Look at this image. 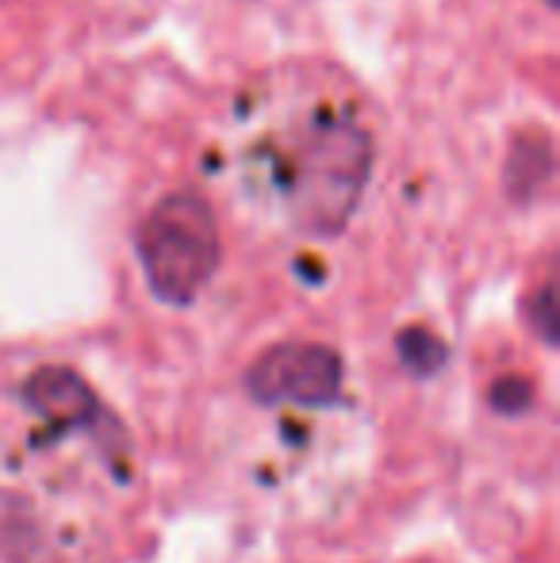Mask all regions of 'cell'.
<instances>
[{
	"mask_svg": "<svg viewBox=\"0 0 560 563\" xmlns=\"http://www.w3.org/2000/svg\"><path fill=\"white\" fill-rule=\"evenodd\" d=\"M376 162L373 134L353 115L319 112L296 139L284 169V200L304 234L338 238L350 227Z\"/></svg>",
	"mask_w": 560,
	"mask_h": 563,
	"instance_id": "cell-1",
	"label": "cell"
},
{
	"mask_svg": "<svg viewBox=\"0 0 560 563\" xmlns=\"http://www.w3.org/2000/svg\"><path fill=\"white\" fill-rule=\"evenodd\" d=\"M139 265L162 303L188 307L211 284L223 257L216 211L200 192H169L150 208L135 234Z\"/></svg>",
	"mask_w": 560,
	"mask_h": 563,
	"instance_id": "cell-2",
	"label": "cell"
},
{
	"mask_svg": "<svg viewBox=\"0 0 560 563\" xmlns=\"http://www.w3.org/2000/svg\"><path fill=\"white\" fill-rule=\"evenodd\" d=\"M242 384L262 407H330L342 399V356L319 341H281L250 364Z\"/></svg>",
	"mask_w": 560,
	"mask_h": 563,
	"instance_id": "cell-3",
	"label": "cell"
},
{
	"mask_svg": "<svg viewBox=\"0 0 560 563\" xmlns=\"http://www.w3.org/2000/svg\"><path fill=\"white\" fill-rule=\"evenodd\" d=\"M23 399H28V407L35 415H43L46 422L62 426V430H89L100 433L105 441L123 445L116 418L108 415L105 402L97 399V391L74 368H62V364L35 368L28 376V384H23Z\"/></svg>",
	"mask_w": 560,
	"mask_h": 563,
	"instance_id": "cell-4",
	"label": "cell"
},
{
	"mask_svg": "<svg viewBox=\"0 0 560 563\" xmlns=\"http://www.w3.org/2000/svg\"><path fill=\"white\" fill-rule=\"evenodd\" d=\"M553 177V146H549V134L530 131L518 134L515 146L507 157V192L515 200H534L541 188Z\"/></svg>",
	"mask_w": 560,
	"mask_h": 563,
	"instance_id": "cell-5",
	"label": "cell"
},
{
	"mask_svg": "<svg viewBox=\"0 0 560 563\" xmlns=\"http://www.w3.org/2000/svg\"><path fill=\"white\" fill-rule=\"evenodd\" d=\"M396 345H399V361H404L415 376H433V372H438L441 364H446V356H449L446 341L433 338L426 327L404 330V334L396 338Z\"/></svg>",
	"mask_w": 560,
	"mask_h": 563,
	"instance_id": "cell-6",
	"label": "cell"
},
{
	"mask_svg": "<svg viewBox=\"0 0 560 563\" xmlns=\"http://www.w3.org/2000/svg\"><path fill=\"white\" fill-rule=\"evenodd\" d=\"M534 402V387L530 379L523 376H499L492 384V407L499 415H523L526 407Z\"/></svg>",
	"mask_w": 560,
	"mask_h": 563,
	"instance_id": "cell-7",
	"label": "cell"
},
{
	"mask_svg": "<svg viewBox=\"0 0 560 563\" xmlns=\"http://www.w3.org/2000/svg\"><path fill=\"white\" fill-rule=\"evenodd\" d=\"M530 322L538 327V334L546 345H553L557 341V299H553V284H546V288L534 296L530 303Z\"/></svg>",
	"mask_w": 560,
	"mask_h": 563,
	"instance_id": "cell-8",
	"label": "cell"
},
{
	"mask_svg": "<svg viewBox=\"0 0 560 563\" xmlns=\"http://www.w3.org/2000/svg\"><path fill=\"white\" fill-rule=\"evenodd\" d=\"M549 4H557V0H549Z\"/></svg>",
	"mask_w": 560,
	"mask_h": 563,
	"instance_id": "cell-9",
	"label": "cell"
}]
</instances>
